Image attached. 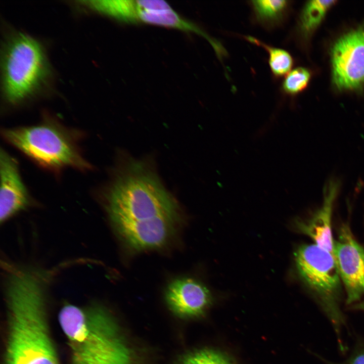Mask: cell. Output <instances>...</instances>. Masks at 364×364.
<instances>
[{
    "mask_svg": "<svg viewBox=\"0 0 364 364\" xmlns=\"http://www.w3.org/2000/svg\"><path fill=\"white\" fill-rule=\"evenodd\" d=\"M3 268L9 316L5 364H59L46 318L55 270L9 261Z\"/></svg>",
    "mask_w": 364,
    "mask_h": 364,
    "instance_id": "6da1fadb",
    "label": "cell"
},
{
    "mask_svg": "<svg viewBox=\"0 0 364 364\" xmlns=\"http://www.w3.org/2000/svg\"><path fill=\"white\" fill-rule=\"evenodd\" d=\"M59 321L68 341L72 364H142L112 315L102 306L66 304Z\"/></svg>",
    "mask_w": 364,
    "mask_h": 364,
    "instance_id": "7a4b0ae2",
    "label": "cell"
},
{
    "mask_svg": "<svg viewBox=\"0 0 364 364\" xmlns=\"http://www.w3.org/2000/svg\"><path fill=\"white\" fill-rule=\"evenodd\" d=\"M53 70L40 42L29 34L11 32L5 38L1 55L2 90L12 106L22 104L47 91Z\"/></svg>",
    "mask_w": 364,
    "mask_h": 364,
    "instance_id": "3957f363",
    "label": "cell"
},
{
    "mask_svg": "<svg viewBox=\"0 0 364 364\" xmlns=\"http://www.w3.org/2000/svg\"><path fill=\"white\" fill-rule=\"evenodd\" d=\"M123 174L105 194V208L110 222L141 221L159 217L180 220L177 204L158 177L136 167Z\"/></svg>",
    "mask_w": 364,
    "mask_h": 364,
    "instance_id": "277c9868",
    "label": "cell"
},
{
    "mask_svg": "<svg viewBox=\"0 0 364 364\" xmlns=\"http://www.w3.org/2000/svg\"><path fill=\"white\" fill-rule=\"evenodd\" d=\"M3 134L9 143L44 167L59 170L71 167L82 170L91 168L70 133L52 122L4 129Z\"/></svg>",
    "mask_w": 364,
    "mask_h": 364,
    "instance_id": "5b68a950",
    "label": "cell"
},
{
    "mask_svg": "<svg viewBox=\"0 0 364 364\" xmlns=\"http://www.w3.org/2000/svg\"><path fill=\"white\" fill-rule=\"evenodd\" d=\"M294 256L298 272L304 283L326 305H332L341 281L333 254L314 244L300 246Z\"/></svg>",
    "mask_w": 364,
    "mask_h": 364,
    "instance_id": "8992f818",
    "label": "cell"
},
{
    "mask_svg": "<svg viewBox=\"0 0 364 364\" xmlns=\"http://www.w3.org/2000/svg\"><path fill=\"white\" fill-rule=\"evenodd\" d=\"M333 82L339 90L364 84V24L341 36L331 50Z\"/></svg>",
    "mask_w": 364,
    "mask_h": 364,
    "instance_id": "52a82bcc",
    "label": "cell"
},
{
    "mask_svg": "<svg viewBox=\"0 0 364 364\" xmlns=\"http://www.w3.org/2000/svg\"><path fill=\"white\" fill-rule=\"evenodd\" d=\"M333 256L346 290L347 303L357 301L364 295V249L348 225L341 226L334 241Z\"/></svg>",
    "mask_w": 364,
    "mask_h": 364,
    "instance_id": "ba28073f",
    "label": "cell"
},
{
    "mask_svg": "<svg viewBox=\"0 0 364 364\" xmlns=\"http://www.w3.org/2000/svg\"><path fill=\"white\" fill-rule=\"evenodd\" d=\"M179 220L159 217L141 221L115 220L111 223L118 236L127 246L140 251L165 246L175 234Z\"/></svg>",
    "mask_w": 364,
    "mask_h": 364,
    "instance_id": "9c48e42d",
    "label": "cell"
},
{
    "mask_svg": "<svg viewBox=\"0 0 364 364\" xmlns=\"http://www.w3.org/2000/svg\"><path fill=\"white\" fill-rule=\"evenodd\" d=\"M0 221L4 223L25 210L30 202L16 160L5 150L0 153Z\"/></svg>",
    "mask_w": 364,
    "mask_h": 364,
    "instance_id": "30bf717a",
    "label": "cell"
},
{
    "mask_svg": "<svg viewBox=\"0 0 364 364\" xmlns=\"http://www.w3.org/2000/svg\"><path fill=\"white\" fill-rule=\"evenodd\" d=\"M166 301L170 309L182 317L202 315L210 305L209 290L202 284L190 278L173 281L166 290Z\"/></svg>",
    "mask_w": 364,
    "mask_h": 364,
    "instance_id": "8fae6325",
    "label": "cell"
},
{
    "mask_svg": "<svg viewBox=\"0 0 364 364\" xmlns=\"http://www.w3.org/2000/svg\"><path fill=\"white\" fill-rule=\"evenodd\" d=\"M340 187L336 178L328 180L324 188L322 206L308 219L298 222L297 227L302 233L308 235L321 247L333 255L334 240L331 229V218L334 202Z\"/></svg>",
    "mask_w": 364,
    "mask_h": 364,
    "instance_id": "7c38bea8",
    "label": "cell"
},
{
    "mask_svg": "<svg viewBox=\"0 0 364 364\" xmlns=\"http://www.w3.org/2000/svg\"><path fill=\"white\" fill-rule=\"evenodd\" d=\"M138 22L192 31L204 37L211 44H213L215 41L194 24L181 18L171 8L161 10H151L144 8L138 13Z\"/></svg>",
    "mask_w": 364,
    "mask_h": 364,
    "instance_id": "4fadbf2b",
    "label": "cell"
},
{
    "mask_svg": "<svg viewBox=\"0 0 364 364\" xmlns=\"http://www.w3.org/2000/svg\"><path fill=\"white\" fill-rule=\"evenodd\" d=\"M335 1H310L304 6L300 16L299 29L302 37L308 38L319 26Z\"/></svg>",
    "mask_w": 364,
    "mask_h": 364,
    "instance_id": "5bb4252c",
    "label": "cell"
},
{
    "mask_svg": "<svg viewBox=\"0 0 364 364\" xmlns=\"http://www.w3.org/2000/svg\"><path fill=\"white\" fill-rule=\"evenodd\" d=\"M255 15L261 23L268 26L279 24L289 8V1L285 0H261L251 1Z\"/></svg>",
    "mask_w": 364,
    "mask_h": 364,
    "instance_id": "9a60e30c",
    "label": "cell"
},
{
    "mask_svg": "<svg viewBox=\"0 0 364 364\" xmlns=\"http://www.w3.org/2000/svg\"><path fill=\"white\" fill-rule=\"evenodd\" d=\"M250 42L263 48L268 54V63L272 73L278 77L287 75L293 66L291 55L286 50L269 46L251 36H246Z\"/></svg>",
    "mask_w": 364,
    "mask_h": 364,
    "instance_id": "2e32d148",
    "label": "cell"
},
{
    "mask_svg": "<svg viewBox=\"0 0 364 364\" xmlns=\"http://www.w3.org/2000/svg\"><path fill=\"white\" fill-rule=\"evenodd\" d=\"M178 364H234L226 355L209 349L198 350L185 356Z\"/></svg>",
    "mask_w": 364,
    "mask_h": 364,
    "instance_id": "e0dca14e",
    "label": "cell"
},
{
    "mask_svg": "<svg viewBox=\"0 0 364 364\" xmlns=\"http://www.w3.org/2000/svg\"><path fill=\"white\" fill-rule=\"evenodd\" d=\"M311 77L309 71L303 67H297L290 71L285 77L282 88L285 93L295 95L303 91L308 85Z\"/></svg>",
    "mask_w": 364,
    "mask_h": 364,
    "instance_id": "ac0fdd59",
    "label": "cell"
},
{
    "mask_svg": "<svg viewBox=\"0 0 364 364\" xmlns=\"http://www.w3.org/2000/svg\"><path fill=\"white\" fill-rule=\"evenodd\" d=\"M349 364H364V353L355 357Z\"/></svg>",
    "mask_w": 364,
    "mask_h": 364,
    "instance_id": "d6986e66",
    "label": "cell"
}]
</instances>
